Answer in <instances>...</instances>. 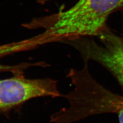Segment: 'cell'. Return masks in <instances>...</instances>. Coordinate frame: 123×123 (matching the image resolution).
Returning <instances> with one entry per match:
<instances>
[{"label": "cell", "mask_w": 123, "mask_h": 123, "mask_svg": "<svg viewBox=\"0 0 123 123\" xmlns=\"http://www.w3.org/2000/svg\"><path fill=\"white\" fill-rule=\"evenodd\" d=\"M98 37L99 44L91 37L80 38L69 43L78 50L84 62H96L108 70L123 89V33L118 35L109 27Z\"/></svg>", "instance_id": "3957f363"}, {"label": "cell", "mask_w": 123, "mask_h": 123, "mask_svg": "<svg viewBox=\"0 0 123 123\" xmlns=\"http://www.w3.org/2000/svg\"><path fill=\"white\" fill-rule=\"evenodd\" d=\"M123 10V0H79L74 5L31 22L29 28H43L47 43L70 42L98 37L109 28V15Z\"/></svg>", "instance_id": "6da1fadb"}, {"label": "cell", "mask_w": 123, "mask_h": 123, "mask_svg": "<svg viewBox=\"0 0 123 123\" xmlns=\"http://www.w3.org/2000/svg\"><path fill=\"white\" fill-rule=\"evenodd\" d=\"M35 42L32 38L13 43L0 45V59L9 54L24 50L34 47ZM5 67L0 65V71L5 69Z\"/></svg>", "instance_id": "5b68a950"}, {"label": "cell", "mask_w": 123, "mask_h": 123, "mask_svg": "<svg viewBox=\"0 0 123 123\" xmlns=\"http://www.w3.org/2000/svg\"><path fill=\"white\" fill-rule=\"evenodd\" d=\"M57 83L51 79H27L21 74L0 80V111L5 112L37 97H59Z\"/></svg>", "instance_id": "277c9868"}, {"label": "cell", "mask_w": 123, "mask_h": 123, "mask_svg": "<svg viewBox=\"0 0 123 123\" xmlns=\"http://www.w3.org/2000/svg\"><path fill=\"white\" fill-rule=\"evenodd\" d=\"M88 62L80 69H72L68 77L74 89L65 95L69 106L52 115L55 123H72L88 116L105 113H115L123 123V97L107 90L92 77Z\"/></svg>", "instance_id": "7a4b0ae2"}]
</instances>
